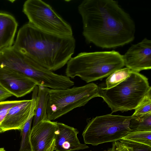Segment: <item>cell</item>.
Here are the masks:
<instances>
[{
  "label": "cell",
  "mask_w": 151,
  "mask_h": 151,
  "mask_svg": "<svg viewBox=\"0 0 151 151\" xmlns=\"http://www.w3.org/2000/svg\"><path fill=\"white\" fill-rule=\"evenodd\" d=\"M58 131V122L48 119L32 127L30 137L32 151H54Z\"/></svg>",
  "instance_id": "9c48e42d"
},
{
  "label": "cell",
  "mask_w": 151,
  "mask_h": 151,
  "mask_svg": "<svg viewBox=\"0 0 151 151\" xmlns=\"http://www.w3.org/2000/svg\"><path fill=\"white\" fill-rule=\"evenodd\" d=\"M119 141L129 151H151V146L132 141L121 139Z\"/></svg>",
  "instance_id": "ffe728a7"
},
{
  "label": "cell",
  "mask_w": 151,
  "mask_h": 151,
  "mask_svg": "<svg viewBox=\"0 0 151 151\" xmlns=\"http://www.w3.org/2000/svg\"><path fill=\"white\" fill-rule=\"evenodd\" d=\"M12 96L11 93L0 86V102Z\"/></svg>",
  "instance_id": "603a6c76"
},
{
  "label": "cell",
  "mask_w": 151,
  "mask_h": 151,
  "mask_svg": "<svg viewBox=\"0 0 151 151\" xmlns=\"http://www.w3.org/2000/svg\"><path fill=\"white\" fill-rule=\"evenodd\" d=\"M36 103L32 102L27 119L21 130V141L19 151H32L30 142L31 126L32 120L35 115Z\"/></svg>",
  "instance_id": "9a60e30c"
},
{
  "label": "cell",
  "mask_w": 151,
  "mask_h": 151,
  "mask_svg": "<svg viewBox=\"0 0 151 151\" xmlns=\"http://www.w3.org/2000/svg\"><path fill=\"white\" fill-rule=\"evenodd\" d=\"M132 117L129 127L132 131H151V112L138 117Z\"/></svg>",
  "instance_id": "2e32d148"
},
{
  "label": "cell",
  "mask_w": 151,
  "mask_h": 151,
  "mask_svg": "<svg viewBox=\"0 0 151 151\" xmlns=\"http://www.w3.org/2000/svg\"><path fill=\"white\" fill-rule=\"evenodd\" d=\"M122 139L151 146V131H132Z\"/></svg>",
  "instance_id": "ac0fdd59"
},
{
  "label": "cell",
  "mask_w": 151,
  "mask_h": 151,
  "mask_svg": "<svg viewBox=\"0 0 151 151\" xmlns=\"http://www.w3.org/2000/svg\"></svg>",
  "instance_id": "484cf974"
},
{
  "label": "cell",
  "mask_w": 151,
  "mask_h": 151,
  "mask_svg": "<svg viewBox=\"0 0 151 151\" xmlns=\"http://www.w3.org/2000/svg\"><path fill=\"white\" fill-rule=\"evenodd\" d=\"M38 86L33 127L42 121L48 120L47 111L49 100V88L41 86Z\"/></svg>",
  "instance_id": "5bb4252c"
},
{
  "label": "cell",
  "mask_w": 151,
  "mask_h": 151,
  "mask_svg": "<svg viewBox=\"0 0 151 151\" xmlns=\"http://www.w3.org/2000/svg\"><path fill=\"white\" fill-rule=\"evenodd\" d=\"M124 66L139 72L151 68V41L146 38L132 45L123 55Z\"/></svg>",
  "instance_id": "30bf717a"
},
{
  "label": "cell",
  "mask_w": 151,
  "mask_h": 151,
  "mask_svg": "<svg viewBox=\"0 0 151 151\" xmlns=\"http://www.w3.org/2000/svg\"><path fill=\"white\" fill-rule=\"evenodd\" d=\"M22 100L3 101L0 102V125L10 109L22 101Z\"/></svg>",
  "instance_id": "44dd1931"
},
{
  "label": "cell",
  "mask_w": 151,
  "mask_h": 151,
  "mask_svg": "<svg viewBox=\"0 0 151 151\" xmlns=\"http://www.w3.org/2000/svg\"><path fill=\"white\" fill-rule=\"evenodd\" d=\"M58 131L55 141L56 151H73L88 148L80 143L78 137L79 131L73 127L58 122Z\"/></svg>",
  "instance_id": "8fae6325"
},
{
  "label": "cell",
  "mask_w": 151,
  "mask_h": 151,
  "mask_svg": "<svg viewBox=\"0 0 151 151\" xmlns=\"http://www.w3.org/2000/svg\"><path fill=\"white\" fill-rule=\"evenodd\" d=\"M0 86L18 98L30 93L39 84L35 80L23 73L0 67Z\"/></svg>",
  "instance_id": "ba28073f"
},
{
  "label": "cell",
  "mask_w": 151,
  "mask_h": 151,
  "mask_svg": "<svg viewBox=\"0 0 151 151\" xmlns=\"http://www.w3.org/2000/svg\"><path fill=\"white\" fill-rule=\"evenodd\" d=\"M0 151H5L4 148H0Z\"/></svg>",
  "instance_id": "cb8c5ba5"
},
{
  "label": "cell",
  "mask_w": 151,
  "mask_h": 151,
  "mask_svg": "<svg viewBox=\"0 0 151 151\" xmlns=\"http://www.w3.org/2000/svg\"><path fill=\"white\" fill-rule=\"evenodd\" d=\"M31 102V99L22 100L10 109L0 125L3 132L12 129H22L29 116Z\"/></svg>",
  "instance_id": "7c38bea8"
},
{
  "label": "cell",
  "mask_w": 151,
  "mask_h": 151,
  "mask_svg": "<svg viewBox=\"0 0 151 151\" xmlns=\"http://www.w3.org/2000/svg\"><path fill=\"white\" fill-rule=\"evenodd\" d=\"M49 95L47 112L50 121L85 106L93 98L100 97L99 87L93 83L65 89L49 88Z\"/></svg>",
  "instance_id": "5b68a950"
},
{
  "label": "cell",
  "mask_w": 151,
  "mask_h": 151,
  "mask_svg": "<svg viewBox=\"0 0 151 151\" xmlns=\"http://www.w3.org/2000/svg\"><path fill=\"white\" fill-rule=\"evenodd\" d=\"M135 110L134 112L131 116L132 117H138L151 112V89Z\"/></svg>",
  "instance_id": "d6986e66"
},
{
  "label": "cell",
  "mask_w": 151,
  "mask_h": 151,
  "mask_svg": "<svg viewBox=\"0 0 151 151\" xmlns=\"http://www.w3.org/2000/svg\"><path fill=\"white\" fill-rule=\"evenodd\" d=\"M22 12L29 23L44 32L58 36H73L72 27L49 4L41 0H28Z\"/></svg>",
  "instance_id": "52a82bcc"
},
{
  "label": "cell",
  "mask_w": 151,
  "mask_h": 151,
  "mask_svg": "<svg viewBox=\"0 0 151 151\" xmlns=\"http://www.w3.org/2000/svg\"><path fill=\"white\" fill-rule=\"evenodd\" d=\"M150 89L146 77L132 70L127 78L115 86L108 89L99 87V93L113 113L135 109Z\"/></svg>",
  "instance_id": "277c9868"
},
{
  "label": "cell",
  "mask_w": 151,
  "mask_h": 151,
  "mask_svg": "<svg viewBox=\"0 0 151 151\" xmlns=\"http://www.w3.org/2000/svg\"><path fill=\"white\" fill-rule=\"evenodd\" d=\"M132 70L126 67L118 70L109 75L106 81V89H109L117 85L127 78Z\"/></svg>",
  "instance_id": "e0dca14e"
},
{
  "label": "cell",
  "mask_w": 151,
  "mask_h": 151,
  "mask_svg": "<svg viewBox=\"0 0 151 151\" xmlns=\"http://www.w3.org/2000/svg\"><path fill=\"white\" fill-rule=\"evenodd\" d=\"M87 42L103 48H115L133 41L135 26L117 1L84 0L78 7Z\"/></svg>",
  "instance_id": "6da1fadb"
},
{
  "label": "cell",
  "mask_w": 151,
  "mask_h": 151,
  "mask_svg": "<svg viewBox=\"0 0 151 151\" xmlns=\"http://www.w3.org/2000/svg\"><path fill=\"white\" fill-rule=\"evenodd\" d=\"M112 145L111 151H129L127 148L119 141L114 142Z\"/></svg>",
  "instance_id": "7402d4cb"
},
{
  "label": "cell",
  "mask_w": 151,
  "mask_h": 151,
  "mask_svg": "<svg viewBox=\"0 0 151 151\" xmlns=\"http://www.w3.org/2000/svg\"><path fill=\"white\" fill-rule=\"evenodd\" d=\"M13 45L41 65L53 71L67 64L74 53L76 41L73 36L47 33L28 22L19 29Z\"/></svg>",
  "instance_id": "7a4b0ae2"
},
{
  "label": "cell",
  "mask_w": 151,
  "mask_h": 151,
  "mask_svg": "<svg viewBox=\"0 0 151 151\" xmlns=\"http://www.w3.org/2000/svg\"><path fill=\"white\" fill-rule=\"evenodd\" d=\"M3 132V131L0 128V133L1 132Z\"/></svg>",
  "instance_id": "d4e9b609"
},
{
  "label": "cell",
  "mask_w": 151,
  "mask_h": 151,
  "mask_svg": "<svg viewBox=\"0 0 151 151\" xmlns=\"http://www.w3.org/2000/svg\"><path fill=\"white\" fill-rule=\"evenodd\" d=\"M18 26L12 15L0 12V51L13 45Z\"/></svg>",
  "instance_id": "4fadbf2b"
},
{
  "label": "cell",
  "mask_w": 151,
  "mask_h": 151,
  "mask_svg": "<svg viewBox=\"0 0 151 151\" xmlns=\"http://www.w3.org/2000/svg\"><path fill=\"white\" fill-rule=\"evenodd\" d=\"M124 66L123 55L110 51L82 52L67 63L66 76L78 77L87 83L107 77Z\"/></svg>",
  "instance_id": "3957f363"
},
{
  "label": "cell",
  "mask_w": 151,
  "mask_h": 151,
  "mask_svg": "<svg viewBox=\"0 0 151 151\" xmlns=\"http://www.w3.org/2000/svg\"><path fill=\"white\" fill-rule=\"evenodd\" d=\"M132 118L109 114L93 118L82 133L85 144L97 146L119 140L132 131L129 127Z\"/></svg>",
  "instance_id": "8992f818"
}]
</instances>
